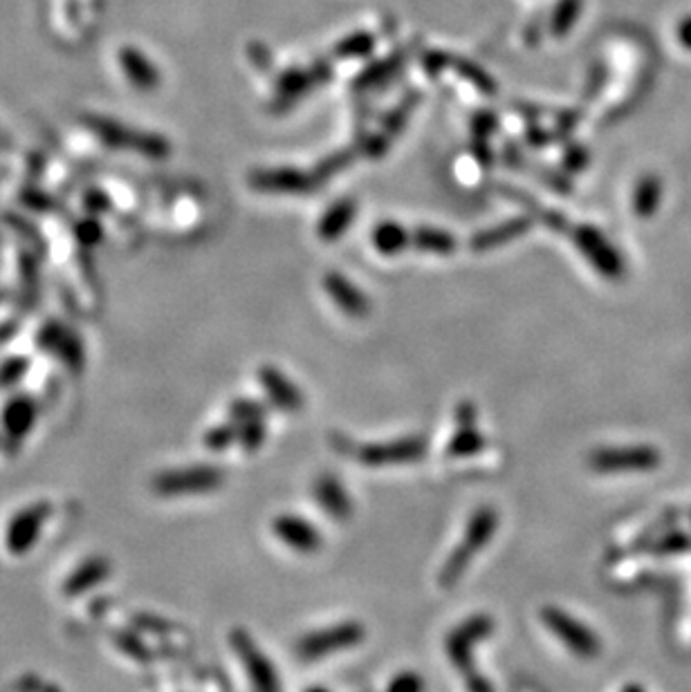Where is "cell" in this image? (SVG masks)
<instances>
[{"instance_id":"cell-23","label":"cell","mask_w":691,"mask_h":692,"mask_svg":"<svg viewBox=\"0 0 691 692\" xmlns=\"http://www.w3.org/2000/svg\"><path fill=\"white\" fill-rule=\"evenodd\" d=\"M236 439H239V430H236V426L229 422L225 426H216L214 430H209L205 442H207V448H211V451H225V448H229Z\"/></svg>"},{"instance_id":"cell-12","label":"cell","mask_w":691,"mask_h":692,"mask_svg":"<svg viewBox=\"0 0 691 692\" xmlns=\"http://www.w3.org/2000/svg\"><path fill=\"white\" fill-rule=\"evenodd\" d=\"M456 426L458 430L447 444L449 457H472L485 446V437L476 426V406L470 404V401L456 408Z\"/></svg>"},{"instance_id":"cell-1","label":"cell","mask_w":691,"mask_h":692,"mask_svg":"<svg viewBox=\"0 0 691 692\" xmlns=\"http://www.w3.org/2000/svg\"><path fill=\"white\" fill-rule=\"evenodd\" d=\"M496 529H499V513L492 509V506H481V509L472 513V517L467 520L465 531H462L461 542L453 547V551L447 556V560L442 563V569H440V587H453V585L465 576L472 560L478 556V551L494 538Z\"/></svg>"},{"instance_id":"cell-24","label":"cell","mask_w":691,"mask_h":692,"mask_svg":"<svg viewBox=\"0 0 691 692\" xmlns=\"http://www.w3.org/2000/svg\"><path fill=\"white\" fill-rule=\"evenodd\" d=\"M389 692H422V679L415 672H402L391 681Z\"/></svg>"},{"instance_id":"cell-22","label":"cell","mask_w":691,"mask_h":692,"mask_svg":"<svg viewBox=\"0 0 691 692\" xmlns=\"http://www.w3.org/2000/svg\"><path fill=\"white\" fill-rule=\"evenodd\" d=\"M404 242H407V234L395 225L380 226L375 234V245L381 254H395V251L404 249Z\"/></svg>"},{"instance_id":"cell-13","label":"cell","mask_w":691,"mask_h":692,"mask_svg":"<svg viewBox=\"0 0 691 692\" xmlns=\"http://www.w3.org/2000/svg\"><path fill=\"white\" fill-rule=\"evenodd\" d=\"M259 379H260V386H263L265 395H268V399L272 401L277 408L285 410V413H299V410L303 408V404H306L301 390H299L297 386H294L292 381H290L288 376L279 370V367H272V366L260 367Z\"/></svg>"},{"instance_id":"cell-8","label":"cell","mask_w":691,"mask_h":692,"mask_svg":"<svg viewBox=\"0 0 691 692\" xmlns=\"http://www.w3.org/2000/svg\"><path fill=\"white\" fill-rule=\"evenodd\" d=\"M492 630L494 623L487 617H472L456 627L447 638V657L456 667L465 670L473 659V647L483 641Z\"/></svg>"},{"instance_id":"cell-10","label":"cell","mask_w":691,"mask_h":692,"mask_svg":"<svg viewBox=\"0 0 691 692\" xmlns=\"http://www.w3.org/2000/svg\"><path fill=\"white\" fill-rule=\"evenodd\" d=\"M655 459L651 448H602L591 455V466L599 473L645 471L655 466Z\"/></svg>"},{"instance_id":"cell-20","label":"cell","mask_w":691,"mask_h":692,"mask_svg":"<svg viewBox=\"0 0 691 692\" xmlns=\"http://www.w3.org/2000/svg\"><path fill=\"white\" fill-rule=\"evenodd\" d=\"M352 216H355V206H352V202H341L340 206H335V209L328 213V216L323 217V222H321L323 238H328V240L337 238V236L344 231V226L348 225V222L352 220Z\"/></svg>"},{"instance_id":"cell-15","label":"cell","mask_w":691,"mask_h":692,"mask_svg":"<svg viewBox=\"0 0 691 692\" xmlns=\"http://www.w3.org/2000/svg\"><path fill=\"white\" fill-rule=\"evenodd\" d=\"M323 285H326V292L330 294L332 301L340 305L346 314H351V316H364V314L369 312V298H364V294H361L351 280H346L344 276L328 274Z\"/></svg>"},{"instance_id":"cell-14","label":"cell","mask_w":691,"mask_h":692,"mask_svg":"<svg viewBox=\"0 0 691 692\" xmlns=\"http://www.w3.org/2000/svg\"><path fill=\"white\" fill-rule=\"evenodd\" d=\"M312 493H314V500H317V505L321 506V509L326 511L328 516L332 517V520L344 522V520H348V517H351V513H352L351 496L346 493L344 484L337 480L335 476H330V473H323V476H319L312 484Z\"/></svg>"},{"instance_id":"cell-16","label":"cell","mask_w":691,"mask_h":692,"mask_svg":"<svg viewBox=\"0 0 691 692\" xmlns=\"http://www.w3.org/2000/svg\"><path fill=\"white\" fill-rule=\"evenodd\" d=\"M579 249L586 251L591 263L595 265L604 276L615 278V276L622 274L620 256H615V251L611 249L608 242H604L602 236L593 234V231H584V236H579Z\"/></svg>"},{"instance_id":"cell-4","label":"cell","mask_w":691,"mask_h":692,"mask_svg":"<svg viewBox=\"0 0 691 692\" xmlns=\"http://www.w3.org/2000/svg\"><path fill=\"white\" fill-rule=\"evenodd\" d=\"M231 647L239 655L240 663L245 666L248 679L254 692H281V681H279L277 670L269 663L265 652L254 643V638L248 632L234 630L231 632Z\"/></svg>"},{"instance_id":"cell-9","label":"cell","mask_w":691,"mask_h":692,"mask_svg":"<svg viewBox=\"0 0 691 692\" xmlns=\"http://www.w3.org/2000/svg\"><path fill=\"white\" fill-rule=\"evenodd\" d=\"M229 422L239 430L240 446L248 453L259 451L265 437V410L256 401L239 399L231 404Z\"/></svg>"},{"instance_id":"cell-26","label":"cell","mask_w":691,"mask_h":692,"mask_svg":"<svg viewBox=\"0 0 691 692\" xmlns=\"http://www.w3.org/2000/svg\"><path fill=\"white\" fill-rule=\"evenodd\" d=\"M308 692H328V690H323V688H310Z\"/></svg>"},{"instance_id":"cell-19","label":"cell","mask_w":691,"mask_h":692,"mask_svg":"<svg viewBox=\"0 0 691 692\" xmlns=\"http://www.w3.org/2000/svg\"><path fill=\"white\" fill-rule=\"evenodd\" d=\"M122 61H124V70L128 72V76L135 81V84H139L142 88H153V84H156V70H153V65L148 67V63L144 61L142 55H137L135 50L126 52Z\"/></svg>"},{"instance_id":"cell-25","label":"cell","mask_w":691,"mask_h":692,"mask_svg":"<svg viewBox=\"0 0 691 692\" xmlns=\"http://www.w3.org/2000/svg\"><path fill=\"white\" fill-rule=\"evenodd\" d=\"M680 38L685 41V45L691 47V18L689 21H685L683 27H680Z\"/></svg>"},{"instance_id":"cell-18","label":"cell","mask_w":691,"mask_h":692,"mask_svg":"<svg viewBox=\"0 0 691 692\" xmlns=\"http://www.w3.org/2000/svg\"><path fill=\"white\" fill-rule=\"evenodd\" d=\"M34 415H36V410H34V404L30 399L21 396V399L12 401L3 415L5 430H7L12 437H23V435L32 428Z\"/></svg>"},{"instance_id":"cell-2","label":"cell","mask_w":691,"mask_h":692,"mask_svg":"<svg viewBox=\"0 0 691 692\" xmlns=\"http://www.w3.org/2000/svg\"><path fill=\"white\" fill-rule=\"evenodd\" d=\"M541 621H544V626L548 627L573 655L584 657V659H593V657H597L599 650H602V643H599L595 632L584 626L573 614L564 612V609L553 607V605L544 607L541 609Z\"/></svg>"},{"instance_id":"cell-17","label":"cell","mask_w":691,"mask_h":692,"mask_svg":"<svg viewBox=\"0 0 691 692\" xmlns=\"http://www.w3.org/2000/svg\"><path fill=\"white\" fill-rule=\"evenodd\" d=\"M110 572L108 563L101 558H95V560H88V563L84 565L81 569H76L75 574L67 578L66 583V594L67 597H75V594H81L86 592V589L93 587L95 583H101V580L106 578Z\"/></svg>"},{"instance_id":"cell-7","label":"cell","mask_w":691,"mask_h":692,"mask_svg":"<svg viewBox=\"0 0 691 692\" xmlns=\"http://www.w3.org/2000/svg\"><path fill=\"white\" fill-rule=\"evenodd\" d=\"M50 517V505L47 502H36V505L27 506L9 522L7 536H5V545H7L9 554L23 556L32 549L34 542L38 540L41 527Z\"/></svg>"},{"instance_id":"cell-21","label":"cell","mask_w":691,"mask_h":692,"mask_svg":"<svg viewBox=\"0 0 691 692\" xmlns=\"http://www.w3.org/2000/svg\"><path fill=\"white\" fill-rule=\"evenodd\" d=\"M415 245L422 251H432V254H449L453 249L452 236L444 231H418L415 234Z\"/></svg>"},{"instance_id":"cell-11","label":"cell","mask_w":691,"mask_h":692,"mask_svg":"<svg viewBox=\"0 0 691 692\" xmlns=\"http://www.w3.org/2000/svg\"><path fill=\"white\" fill-rule=\"evenodd\" d=\"M272 531L283 545L299 551V554H314V551L321 549V534H319L317 527L299 516L283 513L272 522Z\"/></svg>"},{"instance_id":"cell-6","label":"cell","mask_w":691,"mask_h":692,"mask_svg":"<svg viewBox=\"0 0 691 692\" xmlns=\"http://www.w3.org/2000/svg\"><path fill=\"white\" fill-rule=\"evenodd\" d=\"M222 484V473L214 466H187L159 473L153 488L159 496H188V493H209Z\"/></svg>"},{"instance_id":"cell-5","label":"cell","mask_w":691,"mask_h":692,"mask_svg":"<svg viewBox=\"0 0 691 692\" xmlns=\"http://www.w3.org/2000/svg\"><path fill=\"white\" fill-rule=\"evenodd\" d=\"M352 453L360 459V464L371 468L402 466V464H411L422 457L427 453V442L422 437H400L391 439V442L366 444Z\"/></svg>"},{"instance_id":"cell-3","label":"cell","mask_w":691,"mask_h":692,"mask_svg":"<svg viewBox=\"0 0 691 692\" xmlns=\"http://www.w3.org/2000/svg\"><path fill=\"white\" fill-rule=\"evenodd\" d=\"M361 638H364V627L357 621H346L340 623V626L323 627V630L306 634L297 643V655L303 661H319L323 657L346 650V647H355Z\"/></svg>"}]
</instances>
